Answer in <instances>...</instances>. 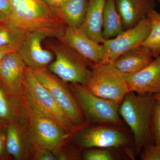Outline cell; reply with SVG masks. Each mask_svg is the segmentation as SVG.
Here are the masks:
<instances>
[{
    "label": "cell",
    "instance_id": "obj_33",
    "mask_svg": "<svg viewBox=\"0 0 160 160\" xmlns=\"http://www.w3.org/2000/svg\"><path fill=\"white\" fill-rule=\"evenodd\" d=\"M153 97H154V98L156 100L160 101V94L153 95Z\"/></svg>",
    "mask_w": 160,
    "mask_h": 160
},
{
    "label": "cell",
    "instance_id": "obj_6",
    "mask_svg": "<svg viewBox=\"0 0 160 160\" xmlns=\"http://www.w3.org/2000/svg\"><path fill=\"white\" fill-rule=\"evenodd\" d=\"M127 76L111 63H103L91 67L84 86L96 95L112 100L120 105L130 92Z\"/></svg>",
    "mask_w": 160,
    "mask_h": 160
},
{
    "label": "cell",
    "instance_id": "obj_8",
    "mask_svg": "<svg viewBox=\"0 0 160 160\" xmlns=\"http://www.w3.org/2000/svg\"><path fill=\"white\" fill-rule=\"evenodd\" d=\"M26 105L34 145L53 152L68 143L72 135L53 120Z\"/></svg>",
    "mask_w": 160,
    "mask_h": 160
},
{
    "label": "cell",
    "instance_id": "obj_15",
    "mask_svg": "<svg viewBox=\"0 0 160 160\" xmlns=\"http://www.w3.org/2000/svg\"><path fill=\"white\" fill-rule=\"evenodd\" d=\"M130 91L138 94H160V55L141 71L127 76Z\"/></svg>",
    "mask_w": 160,
    "mask_h": 160
},
{
    "label": "cell",
    "instance_id": "obj_13",
    "mask_svg": "<svg viewBox=\"0 0 160 160\" xmlns=\"http://www.w3.org/2000/svg\"><path fill=\"white\" fill-rule=\"evenodd\" d=\"M7 126L6 147L8 154L17 160H33L34 141L29 120L11 123Z\"/></svg>",
    "mask_w": 160,
    "mask_h": 160
},
{
    "label": "cell",
    "instance_id": "obj_1",
    "mask_svg": "<svg viewBox=\"0 0 160 160\" xmlns=\"http://www.w3.org/2000/svg\"><path fill=\"white\" fill-rule=\"evenodd\" d=\"M11 8L8 22L24 32L42 33L60 40L67 26L54 7L43 0H9Z\"/></svg>",
    "mask_w": 160,
    "mask_h": 160
},
{
    "label": "cell",
    "instance_id": "obj_7",
    "mask_svg": "<svg viewBox=\"0 0 160 160\" xmlns=\"http://www.w3.org/2000/svg\"><path fill=\"white\" fill-rule=\"evenodd\" d=\"M30 69L76 127L79 129L88 126L68 83L49 71L48 68Z\"/></svg>",
    "mask_w": 160,
    "mask_h": 160
},
{
    "label": "cell",
    "instance_id": "obj_20",
    "mask_svg": "<svg viewBox=\"0 0 160 160\" xmlns=\"http://www.w3.org/2000/svg\"><path fill=\"white\" fill-rule=\"evenodd\" d=\"M88 0H66L54 7L67 27L80 29L87 12Z\"/></svg>",
    "mask_w": 160,
    "mask_h": 160
},
{
    "label": "cell",
    "instance_id": "obj_31",
    "mask_svg": "<svg viewBox=\"0 0 160 160\" xmlns=\"http://www.w3.org/2000/svg\"><path fill=\"white\" fill-rule=\"evenodd\" d=\"M9 20V15L0 12V23L7 22Z\"/></svg>",
    "mask_w": 160,
    "mask_h": 160
},
{
    "label": "cell",
    "instance_id": "obj_23",
    "mask_svg": "<svg viewBox=\"0 0 160 160\" xmlns=\"http://www.w3.org/2000/svg\"><path fill=\"white\" fill-rule=\"evenodd\" d=\"M25 33L8 21L0 23V48L9 46L17 48Z\"/></svg>",
    "mask_w": 160,
    "mask_h": 160
},
{
    "label": "cell",
    "instance_id": "obj_11",
    "mask_svg": "<svg viewBox=\"0 0 160 160\" xmlns=\"http://www.w3.org/2000/svg\"><path fill=\"white\" fill-rule=\"evenodd\" d=\"M59 41L73 49L91 67L107 63V52L104 45L92 41L79 29L67 26Z\"/></svg>",
    "mask_w": 160,
    "mask_h": 160
},
{
    "label": "cell",
    "instance_id": "obj_10",
    "mask_svg": "<svg viewBox=\"0 0 160 160\" xmlns=\"http://www.w3.org/2000/svg\"><path fill=\"white\" fill-rule=\"evenodd\" d=\"M150 29V22L146 17L133 27L125 29L116 37L105 40L102 44L107 52V63L112 64L123 53L142 46Z\"/></svg>",
    "mask_w": 160,
    "mask_h": 160
},
{
    "label": "cell",
    "instance_id": "obj_4",
    "mask_svg": "<svg viewBox=\"0 0 160 160\" xmlns=\"http://www.w3.org/2000/svg\"><path fill=\"white\" fill-rule=\"evenodd\" d=\"M24 86L23 96L27 106L53 120L71 135L78 130L63 112L49 90L27 66Z\"/></svg>",
    "mask_w": 160,
    "mask_h": 160
},
{
    "label": "cell",
    "instance_id": "obj_18",
    "mask_svg": "<svg viewBox=\"0 0 160 160\" xmlns=\"http://www.w3.org/2000/svg\"><path fill=\"white\" fill-rule=\"evenodd\" d=\"M106 0H88L85 19L80 28L83 33L96 42L103 44L102 23Z\"/></svg>",
    "mask_w": 160,
    "mask_h": 160
},
{
    "label": "cell",
    "instance_id": "obj_26",
    "mask_svg": "<svg viewBox=\"0 0 160 160\" xmlns=\"http://www.w3.org/2000/svg\"><path fill=\"white\" fill-rule=\"evenodd\" d=\"M142 149L141 160H160V146L148 142L143 146Z\"/></svg>",
    "mask_w": 160,
    "mask_h": 160
},
{
    "label": "cell",
    "instance_id": "obj_12",
    "mask_svg": "<svg viewBox=\"0 0 160 160\" xmlns=\"http://www.w3.org/2000/svg\"><path fill=\"white\" fill-rule=\"evenodd\" d=\"M47 38L44 35L30 32L24 33L16 51L26 65L31 69L48 68L54 60V55L43 48L42 43Z\"/></svg>",
    "mask_w": 160,
    "mask_h": 160
},
{
    "label": "cell",
    "instance_id": "obj_14",
    "mask_svg": "<svg viewBox=\"0 0 160 160\" xmlns=\"http://www.w3.org/2000/svg\"><path fill=\"white\" fill-rule=\"evenodd\" d=\"M26 66L16 51L7 54L0 64V85L11 94L22 96Z\"/></svg>",
    "mask_w": 160,
    "mask_h": 160
},
{
    "label": "cell",
    "instance_id": "obj_2",
    "mask_svg": "<svg viewBox=\"0 0 160 160\" xmlns=\"http://www.w3.org/2000/svg\"><path fill=\"white\" fill-rule=\"evenodd\" d=\"M155 102L153 95L130 91L120 104L119 113L132 132L136 152L152 139L151 122Z\"/></svg>",
    "mask_w": 160,
    "mask_h": 160
},
{
    "label": "cell",
    "instance_id": "obj_22",
    "mask_svg": "<svg viewBox=\"0 0 160 160\" xmlns=\"http://www.w3.org/2000/svg\"><path fill=\"white\" fill-rule=\"evenodd\" d=\"M147 18L150 22L151 29L142 46L155 58L160 55V13L153 9L148 13Z\"/></svg>",
    "mask_w": 160,
    "mask_h": 160
},
{
    "label": "cell",
    "instance_id": "obj_19",
    "mask_svg": "<svg viewBox=\"0 0 160 160\" xmlns=\"http://www.w3.org/2000/svg\"><path fill=\"white\" fill-rule=\"evenodd\" d=\"M153 59L149 52L142 45L123 53L112 64L121 72L128 76L141 71Z\"/></svg>",
    "mask_w": 160,
    "mask_h": 160
},
{
    "label": "cell",
    "instance_id": "obj_28",
    "mask_svg": "<svg viewBox=\"0 0 160 160\" xmlns=\"http://www.w3.org/2000/svg\"><path fill=\"white\" fill-rule=\"evenodd\" d=\"M5 126V125L0 126V159L6 157V153H8L6 147V129Z\"/></svg>",
    "mask_w": 160,
    "mask_h": 160
},
{
    "label": "cell",
    "instance_id": "obj_29",
    "mask_svg": "<svg viewBox=\"0 0 160 160\" xmlns=\"http://www.w3.org/2000/svg\"><path fill=\"white\" fill-rule=\"evenodd\" d=\"M17 48L14 46H9V47H2L0 48V64L2 62L4 58L12 52L16 51Z\"/></svg>",
    "mask_w": 160,
    "mask_h": 160
},
{
    "label": "cell",
    "instance_id": "obj_17",
    "mask_svg": "<svg viewBox=\"0 0 160 160\" xmlns=\"http://www.w3.org/2000/svg\"><path fill=\"white\" fill-rule=\"evenodd\" d=\"M116 5L125 29L133 27L147 17L156 6L155 0H116Z\"/></svg>",
    "mask_w": 160,
    "mask_h": 160
},
{
    "label": "cell",
    "instance_id": "obj_27",
    "mask_svg": "<svg viewBox=\"0 0 160 160\" xmlns=\"http://www.w3.org/2000/svg\"><path fill=\"white\" fill-rule=\"evenodd\" d=\"M33 160H56L52 152L34 144Z\"/></svg>",
    "mask_w": 160,
    "mask_h": 160
},
{
    "label": "cell",
    "instance_id": "obj_35",
    "mask_svg": "<svg viewBox=\"0 0 160 160\" xmlns=\"http://www.w3.org/2000/svg\"><path fill=\"white\" fill-rule=\"evenodd\" d=\"M4 125V124H2V123L0 122V126H2V125Z\"/></svg>",
    "mask_w": 160,
    "mask_h": 160
},
{
    "label": "cell",
    "instance_id": "obj_34",
    "mask_svg": "<svg viewBox=\"0 0 160 160\" xmlns=\"http://www.w3.org/2000/svg\"><path fill=\"white\" fill-rule=\"evenodd\" d=\"M43 1H45L46 3H48V2H49V0H43Z\"/></svg>",
    "mask_w": 160,
    "mask_h": 160
},
{
    "label": "cell",
    "instance_id": "obj_32",
    "mask_svg": "<svg viewBox=\"0 0 160 160\" xmlns=\"http://www.w3.org/2000/svg\"><path fill=\"white\" fill-rule=\"evenodd\" d=\"M66 0H49L47 4L52 7H56Z\"/></svg>",
    "mask_w": 160,
    "mask_h": 160
},
{
    "label": "cell",
    "instance_id": "obj_36",
    "mask_svg": "<svg viewBox=\"0 0 160 160\" xmlns=\"http://www.w3.org/2000/svg\"><path fill=\"white\" fill-rule=\"evenodd\" d=\"M156 1H157L159 3V4H160V0H156Z\"/></svg>",
    "mask_w": 160,
    "mask_h": 160
},
{
    "label": "cell",
    "instance_id": "obj_16",
    "mask_svg": "<svg viewBox=\"0 0 160 160\" xmlns=\"http://www.w3.org/2000/svg\"><path fill=\"white\" fill-rule=\"evenodd\" d=\"M29 120L23 96L11 94L0 85V122L7 124Z\"/></svg>",
    "mask_w": 160,
    "mask_h": 160
},
{
    "label": "cell",
    "instance_id": "obj_25",
    "mask_svg": "<svg viewBox=\"0 0 160 160\" xmlns=\"http://www.w3.org/2000/svg\"><path fill=\"white\" fill-rule=\"evenodd\" d=\"M151 130L155 145L160 146V101L156 100L152 114Z\"/></svg>",
    "mask_w": 160,
    "mask_h": 160
},
{
    "label": "cell",
    "instance_id": "obj_30",
    "mask_svg": "<svg viewBox=\"0 0 160 160\" xmlns=\"http://www.w3.org/2000/svg\"><path fill=\"white\" fill-rule=\"evenodd\" d=\"M0 12L10 14L11 8L9 0H0Z\"/></svg>",
    "mask_w": 160,
    "mask_h": 160
},
{
    "label": "cell",
    "instance_id": "obj_24",
    "mask_svg": "<svg viewBox=\"0 0 160 160\" xmlns=\"http://www.w3.org/2000/svg\"><path fill=\"white\" fill-rule=\"evenodd\" d=\"M82 158L85 160H113L115 157L110 149L93 148L84 152Z\"/></svg>",
    "mask_w": 160,
    "mask_h": 160
},
{
    "label": "cell",
    "instance_id": "obj_5",
    "mask_svg": "<svg viewBox=\"0 0 160 160\" xmlns=\"http://www.w3.org/2000/svg\"><path fill=\"white\" fill-rule=\"evenodd\" d=\"M46 40V49L54 55V60L48 66L49 71L64 82L85 86L90 74L89 64L75 51L59 40Z\"/></svg>",
    "mask_w": 160,
    "mask_h": 160
},
{
    "label": "cell",
    "instance_id": "obj_3",
    "mask_svg": "<svg viewBox=\"0 0 160 160\" xmlns=\"http://www.w3.org/2000/svg\"><path fill=\"white\" fill-rule=\"evenodd\" d=\"M68 85L88 126L90 124L122 127L118 103L96 95L81 84Z\"/></svg>",
    "mask_w": 160,
    "mask_h": 160
},
{
    "label": "cell",
    "instance_id": "obj_9",
    "mask_svg": "<svg viewBox=\"0 0 160 160\" xmlns=\"http://www.w3.org/2000/svg\"><path fill=\"white\" fill-rule=\"evenodd\" d=\"M76 143L81 148H119L129 145L127 133L121 127L109 125L86 126L74 134Z\"/></svg>",
    "mask_w": 160,
    "mask_h": 160
},
{
    "label": "cell",
    "instance_id": "obj_21",
    "mask_svg": "<svg viewBox=\"0 0 160 160\" xmlns=\"http://www.w3.org/2000/svg\"><path fill=\"white\" fill-rule=\"evenodd\" d=\"M124 30L122 18L117 9L116 0H106L102 23L104 40L116 37Z\"/></svg>",
    "mask_w": 160,
    "mask_h": 160
}]
</instances>
